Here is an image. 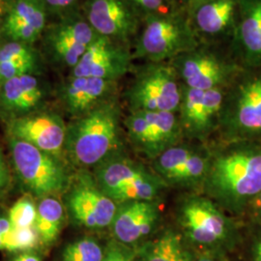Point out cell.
<instances>
[{"instance_id": "d6a6232c", "label": "cell", "mask_w": 261, "mask_h": 261, "mask_svg": "<svg viewBox=\"0 0 261 261\" xmlns=\"http://www.w3.org/2000/svg\"><path fill=\"white\" fill-rule=\"evenodd\" d=\"M248 222H252L254 224H261V192L256 198L253 200L252 205L250 207L246 220Z\"/></svg>"}, {"instance_id": "ab89813d", "label": "cell", "mask_w": 261, "mask_h": 261, "mask_svg": "<svg viewBox=\"0 0 261 261\" xmlns=\"http://www.w3.org/2000/svg\"><path fill=\"white\" fill-rule=\"evenodd\" d=\"M195 1H196V3H197V4L202 5V4H204V3L210 2V1H213V0H195Z\"/></svg>"}, {"instance_id": "7c38bea8", "label": "cell", "mask_w": 261, "mask_h": 261, "mask_svg": "<svg viewBox=\"0 0 261 261\" xmlns=\"http://www.w3.org/2000/svg\"><path fill=\"white\" fill-rule=\"evenodd\" d=\"M9 137L30 143L59 158H65L67 125L54 112H33L12 118L8 123Z\"/></svg>"}, {"instance_id": "f35d334b", "label": "cell", "mask_w": 261, "mask_h": 261, "mask_svg": "<svg viewBox=\"0 0 261 261\" xmlns=\"http://www.w3.org/2000/svg\"><path fill=\"white\" fill-rule=\"evenodd\" d=\"M4 19H3V12H2V6L0 5V29L3 28V23H4Z\"/></svg>"}, {"instance_id": "8992f818", "label": "cell", "mask_w": 261, "mask_h": 261, "mask_svg": "<svg viewBox=\"0 0 261 261\" xmlns=\"http://www.w3.org/2000/svg\"><path fill=\"white\" fill-rule=\"evenodd\" d=\"M218 134L219 142L261 141V74L225 90Z\"/></svg>"}, {"instance_id": "30bf717a", "label": "cell", "mask_w": 261, "mask_h": 261, "mask_svg": "<svg viewBox=\"0 0 261 261\" xmlns=\"http://www.w3.org/2000/svg\"><path fill=\"white\" fill-rule=\"evenodd\" d=\"M64 195L65 209L75 224L90 230L111 227L117 203L100 189L92 172L79 169Z\"/></svg>"}, {"instance_id": "484cf974", "label": "cell", "mask_w": 261, "mask_h": 261, "mask_svg": "<svg viewBox=\"0 0 261 261\" xmlns=\"http://www.w3.org/2000/svg\"><path fill=\"white\" fill-rule=\"evenodd\" d=\"M240 33L249 58L261 59V0H254L246 10Z\"/></svg>"}, {"instance_id": "cb8c5ba5", "label": "cell", "mask_w": 261, "mask_h": 261, "mask_svg": "<svg viewBox=\"0 0 261 261\" xmlns=\"http://www.w3.org/2000/svg\"><path fill=\"white\" fill-rule=\"evenodd\" d=\"M65 206L56 196L39 198L34 226L44 246H50L58 239L65 221Z\"/></svg>"}, {"instance_id": "d4e9b609", "label": "cell", "mask_w": 261, "mask_h": 261, "mask_svg": "<svg viewBox=\"0 0 261 261\" xmlns=\"http://www.w3.org/2000/svg\"><path fill=\"white\" fill-rule=\"evenodd\" d=\"M232 0H213L199 6L196 15V24L205 33L221 32L229 23L233 15Z\"/></svg>"}, {"instance_id": "f546056e", "label": "cell", "mask_w": 261, "mask_h": 261, "mask_svg": "<svg viewBox=\"0 0 261 261\" xmlns=\"http://www.w3.org/2000/svg\"><path fill=\"white\" fill-rule=\"evenodd\" d=\"M244 242L248 243L251 261H261V224L245 221Z\"/></svg>"}, {"instance_id": "d6986e66", "label": "cell", "mask_w": 261, "mask_h": 261, "mask_svg": "<svg viewBox=\"0 0 261 261\" xmlns=\"http://www.w3.org/2000/svg\"><path fill=\"white\" fill-rule=\"evenodd\" d=\"M87 21L99 36L125 39L136 28V18L124 0H89Z\"/></svg>"}, {"instance_id": "7a4b0ae2", "label": "cell", "mask_w": 261, "mask_h": 261, "mask_svg": "<svg viewBox=\"0 0 261 261\" xmlns=\"http://www.w3.org/2000/svg\"><path fill=\"white\" fill-rule=\"evenodd\" d=\"M121 152H124L121 113L114 99L67 125L64 155L77 170L93 169Z\"/></svg>"}, {"instance_id": "8d00e7d4", "label": "cell", "mask_w": 261, "mask_h": 261, "mask_svg": "<svg viewBox=\"0 0 261 261\" xmlns=\"http://www.w3.org/2000/svg\"><path fill=\"white\" fill-rule=\"evenodd\" d=\"M12 224L10 223L7 215L0 214V235L7 233L12 229Z\"/></svg>"}, {"instance_id": "603a6c76", "label": "cell", "mask_w": 261, "mask_h": 261, "mask_svg": "<svg viewBox=\"0 0 261 261\" xmlns=\"http://www.w3.org/2000/svg\"><path fill=\"white\" fill-rule=\"evenodd\" d=\"M37 56L29 45L11 41L0 47V84L25 74H35Z\"/></svg>"}, {"instance_id": "5b68a950", "label": "cell", "mask_w": 261, "mask_h": 261, "mask_svg": "<svg viewBox=\"0 0 261 261\" xmlns=\"http://www.w3.org/2000/svg\"><path fill=\"white\" fill-rule=\"evenodd\" d=\"M8 140L15 173L31 196L42 198L65 193L74 174L64 159L13 137Z\"/></svg>"}, {"instance_id": "f1b7e54d", "label": "cell", "mask_w": 261, "mask_h": 261, "mask_svg": "<svg viewBox=\"0 0 261 261\" xmlns=\"http://www.w3.org/2000/svg\"><path fill=\"white\" fill-rule=\"evenodd\" d=\"M7 216L13 227L33 226L37 219V204L31 195L21 196L10 208Z\"/></svg>"}, {"instance_id": "4fadbf2b", "label": "cell", "mask_w": 261, "mask_h": 261, "mask_svg": "<svg viewBox=\"0 0 261 261\" xmlns=\"http://www.w3.org/2000/svg\"><path fill=\"white\" fill-rule=\"evenodd\" d=\"M161 221L160 199L130 200L117 204L111 228L116 241L134 247L156 233Z\"/></svg>"}, {"instance_id": "ba28073f", "label": "cell", "mask_w": 261, "mask_h": 261, "mask_svg": "<svg viewBox=\"0 0 261 261\" xmlns=\"http://www.w3.org/2000/svg\"><path fill=\"white\" fill-rule=\"evenodd\" d=\"M123 125L130 147L149 162L184 141L177 112H130Z\"/></svg>"}, {"instance_id": "836d02e7", "label": "cell", "mask_w": 261, "mask_h": 261, "mask_svg": "<svg viewBox=\"0 0 261 261\" xmlns=\"http://www.w3.org/2000/svg\"><path fill=\"white\" fill-rule=\"evenodd\" d=\"M46 6L54 11H61L74 4L75 0H43Z\"/></svg>"}, {"instance_id": "ffe728a7", "label": "cell", "mask_w": 261, "mask_h": 261, "mask_svg": "<svg viewBox=\"0 0 261 261\" xmlns=\"http://www.w3.org/2000/svg\"><path fill=\"white\" fill-rule=\"evenodd\" d=\"M46 9L43 0H16L7 12L2 29L12 41L30 45L45 30Z\"/></svg>"}, {"instance_id": "6da1fadb", "label": "cell", "mask_w": 261, "mask_h": 261, "mask_svg": "<svg viewBox=\"0 0 261 261\" xmlns=\"http://www.w3.org/2000/svg\"><path fill=\"white\" fill-rule=\"evenodd\" d=\"M210 147L201 194L227 214L245 221L261 192V141L219 142Z\"/></svg>"}, {"instance_id": "e0dca14e", "label": "cell", "mask_w": 261, "mask_h": 261, "mask_svg": "<svg viewBox=\"0 0 261 261\" xmlns=\"http://www.w3.org/2000/svg\"><path fill=\"white\" fill-rule=\"evenodd\" d=\"M173 67L184 85L199 90L224 88L233 77L234 69L208 55L182 56Z\"/></svg>"}, {"instance_id": "d590c367", "label": "cell", "mask_w": 261, "mask_h": 261, "mask_svg": "<svg viewBox=\"0 0 261 261\" xmlns=\"http://www.w3.org/2000/svg\"><path fill=\"white\" fill-rule=\"evenodd\" d=\"M11 261H42L40 255L34 251L19 252Z\"/></svg>"}, {"instance_id": "277c9868", "label": "cell", "mask_w": 261, "mask_h": 261, "mask_svg": "<svg viewBox=\"0 0 261 261\" xmlns=\"http://www.w3.org/2000/svg\"><path fill=\"white\" fill-rule=\"evenodd\" d=\"M92 170L98 186L117 204L130 200L160 199L168 188L151 167L130 158L125 151Z\"/></svg>"}, {"instance_id": "9a60e30c", "label": "cell", "mask_w": 261, "mask_h": 261, "mask_svg": "<svg viewBox=\"0 0 261 261\" xmlns=\"http://www.w3.org/2000/svg\"><path fill=\"white\" fill-rule=\"evenodd\" d=\"M130 56L112 39L98 36L88 47L71 76H90L117 82L129 71Z\"/></svg>"}, {"instance_id": "83f0119b", "label": "cell", "mask_w": 261, "mask_h": 261, "mask_svg": "<svg viewBox=\"0 0 261 261\" xmlns=\"http://www.w3.org/2000/svg\"><path fill=\"white\" fill-rule=\"evenodd\" d=\"M5 251L11 252H24L34 251L41 243L36 227H12L9 232L4 234Z\"/></svg>"}, {"instance_id": "74e56055", "label": "cell", "mask_w": 261, "mask_h": 261, "mask_svg": "<svg viewBox=\"0 0 261 261\" xmlns=\"http://www.w3.org/2000/svg\"><path fill=\"white\" fill-rule=\"evenodd\" d=\"M0 251H5V241H4V234L0 235Z\"/></svg>"}, {"instance_id": "4316f807", "label": "cell", "mask_w": 261, "mask_h": 261, "mask_svg": "<svg viewBox=\"0 0 261 261\" xmlns=\"http://www.w3.org/2000/svg\"><path fill=\"white\" fill-rule=\"evenodd\" d=\"M105 249L90 236L80 238L66 246L61 261H102Z\"/></svg>"}, {"instance_id": "44dd1931", "label": "cell", "mask_w": 261, "mask_h": 261, "mask_svg": "<svg viewBox=\"0 0 261 261\" xmlns=\"http://www.w3.org/2000/svg\"><path fill=\"white\" fill-rule=\"evenodd\" d=\"M45 89L35 74H25L0 84V110L19 117L36 112L45 98Z\"/></svg>"}, {"instance_id": "4dcf8cb0", "label": "cell", "mask_w": 261, "mask_h": 261, "mask_svg": "<svg viewBox=\"0 0 261 261\" xmlns=\"http://www.w3.org/2000/svg\"><path fill=\"white\" fill-rule=\"evenodd\" d=\"M137 252L135 247L124 245L113 239L105 248L102 261H136Z\"/></svg>"}, {"instance_id": "e575fe53", "label": "cell", "mask_w": 261, "mask_h": 261, "mask_svg": "<svg viewBox=\"0 0 261 261\" xmlns=\"http://www.w3.org/2000/svg\"><path fill=\"white\" fill-rule=\"evenodd\" d=\"M139 6L149 10V11H158L163 8L164 0H133Z\"/></svg>"}, {"instance_id": "9c48e42d", "label": "cell", "mask_w": 261, "mask_h": 261, "mask_svg": "<svg viewBox=\"0 0 261 261\" xmlns=\"http://www.w3.org/2000/svg\"><path fill=\"white\" fill-rule=\"evenodd\" d=\"M130 112H178L182 85L173 66L152 64L142 69L126 92Z\"/></svg>"}, {"instance_id": "52a82bcc", "label": "cell", "mask_w": 261, "mask_h": 261, "mask_svg": "<svg viewBox=\"0 0 261 261\" xmlns=\"http://www.w3.org/2000/svg\"><path fill=\"white\" fill-rule=\"evenodd\" d=\"M210 159V144L184 140L150 162V167L168 188L201 194Z\"/></svg>"}, {"instance_id": "60d3db41", "label": "cell", "mask_w": 261, "mask_h": 261, "mask_svg": "<svg viewBox=\"0 0 261 261\" xmlns=\"http://www.w3.org/2000/svg\"><path fill=\"white\" fill-rule=\"evenodd\" d=\"M0 111H1V110H0Z\"/></svg>"}, {"instance_id": "ac0fdd59", "label": "cell", "mask_w": 261, "mask_h": 261, "mask_svg": "<svg viewBox=\"0 0 261 261\" xmlns=\"http://www.w3.org/2000/svg\"><path fill=\"white\" fill-rule=\"evenodd\" d=\"M117 82L90 76H71L66 83L61 99L66 111L81 117L99 105L113 99Z\"/></svg>"}, {"instance_id": "7402d4cb", "label": "cell", "mask_w": 261, "mask_h": 261, "mask_svg": "<svg viewBox=\"0 0 261 261\" xmlns=\"http://www.w3.org/2000/svg\"><path fill=\"white\" fill-rule=\"evenodd\" d=\"M136 261H195L194 249L177 227L162 229L156 236L140 245Z\"/></svg>"}, {"instance_id": "8fae6325", "label": "cell", "mask_w": 261, "mask_h": 261, "mask_svg": "<svg viewBox=\"0 0 261 261\" xmlns=\"http://www.w3.org/2000/svg\"><path fill=\"white\" fill-rule=\"evenodd\" d=\"M224 96V88L199 90L182 84L177 114L184 140L208 144L211 136L218 134Z\"/></svg>"}, {"instance_id": "3957f363", "label": "cell", "mask_w": 261, "mask_h": 261, "mask_svg": "<svg viewBox=\"0 0 261 261\" xmlns=\"http://www.w3.org/2000/svg\"><path fill=\"white\" fill-rule=\"evenodd\" d=\"M177 229L187 243L201 251L232 252L244 243L245 221L227 214L209 197L187 193L176 203Z\"/></svg>"}, {"instance_id": "2e32d148", "label": "cell", "mask_w": 261, "mask_h": 261, "mask_svg": "<svg viewBox=\"0 0 261 261\" xmlns=\"http://www.w3.org/2000/svg\"><path fill=\"white\" fill-rule=\"evenodd\" d=\"M98 36L87 20L70 18L49 29L47 46L56 61L73 70Z\"/></svg>"}, {"instance_id": "1f68e13d", "label": "cell", "mask_w": 261, "mask_h": 261, "mask_svg": "<svg viewBox=\"0 0 261 261\" xmlns=\"http://www.w3.org/2000/svg\"><path fill=\"white\" fill-rule=\"evenodd\" d=\"M12 184L9 168L4 158L3 151L0 147V201L6 196Z\"/></svg>"}, {"instance_id": "5bb4252c", "label": "cell", "mask_w": 261, "mask_h": 261, "mask_svg": "<svg viewBox=\"0 0 261 261\" xmlns=\"http://www.w3.org/2000/svg\"><path fill=\"white\" fill-rule=\"evenodd\" d=\"M192 43L190 30L181 19L151 18L140 38V55L159 63L186 50Z\"/></svg>"}]
</instances>
